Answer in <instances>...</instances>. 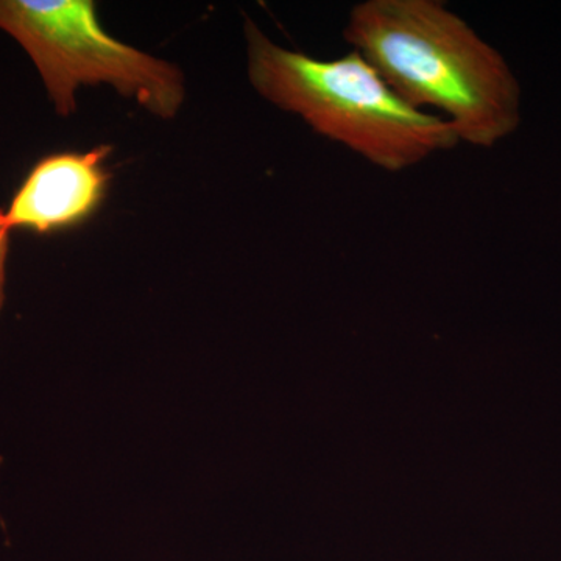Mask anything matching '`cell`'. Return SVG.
I'll return each instance as SVG.
<instances>
[{"label":"cell","instance_id":"1","mask_svg":"<svg viewBox=\"0 0 561 561\" xmlns=\"http://www.w3.org/2000/svg\"><path fill=\"white\" fill-rule=\"evenodd\" d=\"M343 38L409 106L440 111L460 142L491 149L518 130L511 65L442 0H364Z\"/></svg>","mask_w":561,"mask_h":561},{"label":"cell","instance_id":"4","mask_svg":"<svg viewBox=\"0 0 561 561\" xmlns=\"http://www.w3.org/2000/svg\"><path fill=\"white\" fill-rule=\"evenodd\" d=\"M110 151V146H99L88 153L41 160L5 210L7 227L47 234L88 219L105 195L110 173L103 161Z\"/></svg>","mask_w":561,"mask_h":561},{"label":"cell","instance_id":"3","mask_svg":"<svg viewBox=\"0 0 561 561\" xmlns=\"http://www.w3.org/2000/svg\"><path fill=\"white\" fill-rule=\"evenodd\" d=\"M0 28L31 55L62 116L76 111L81 84H110L161 119L183 105L180 70L114 39L90 0H0Z\"/></svg>","mask_w":561,"mask_h":561},{"label":"cell","instance_id":"5","mask_svg":"<svg viewBox=\"0 0 561 561\" xmlns=\"http://www.w3.org/2000/svg\"><path fill=\"white\" fill-rule=\"evenodd\" d=\"M10 228L5 224V210L0 209V309L3 302V286H5V262L9 254Z\"/></svg>","mask_w":561,"mask_h":561},{"label":"cell","instance_id":"2","mask_svg":"<svg viewBox=\"0 0 561 561\" xmlns=\"http://www.w3.org/2000/svg\"><path fill=\"white\" fill-rule=\"evenodd\" d=\"M251 87L313 131L387 172H402L460 144L440 114L398 98L356 50L319 60L273 43L245 21Z\"/></svg>","mask_w":561,"mask_h":561}]
</instances>
